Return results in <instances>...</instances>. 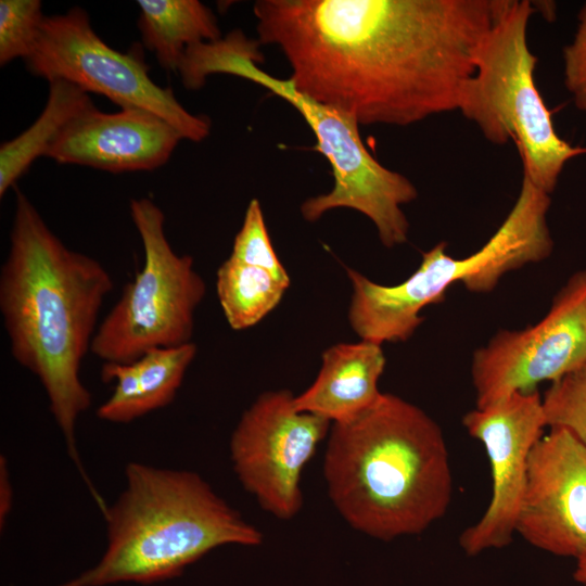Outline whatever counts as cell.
<instances>
[{
  "mask_svg": "<svg viewBox=\"0 0 586 586\" xmlns=\"http://www.w3.org/2000/svg\"><path fill=\"white\" fill-rule=\"evenodd\" d=\"M498 0H259V43L295 88L360 125L458 111Z\"/></svg>",
  "mask_w": 586,
  "mask_h": 586,
  "instance_id": "obj_1",
  "label": "cell"
},
{
  "mask_svg": "<svg viewBox=\"0 0 586 586\" xmlns=\"http://www.w3.org/2000/svg\"><path fill=\"white\" fill-rule=\"evenodd\" d=\"M113 290L93 257L68 249L20 190L0 271V311L15 361L40 381L67 451L88 486L76 424L91 404L80 379L99 313Z\"/></svg>",
  "mask_w": 586,
  "mask_h": 586,
  "instance_id": "obj_2",
  "label": "cell"
},
{
  "mask_svg": "<svg viewBox=\"0 0 586 586\" xmlns=\"http://www.w3.org/2000/svg\"><path fill=\"white\" fill-rule=\"evenodd\" d=\"M323 476L345 522L381 540L424 532L447 512L454 492L441 426L390 393L358 416L332 423Z\"/></svg>",
  "mask_w": 586,
  "mask_h": 586,
  "instance_id": "obj_3",
  "label": "cell"
},
{
  "mask_svg": "<svg viewBox=\"0 0 586 586\" xmlns=\"http://www.w3.org/2000/svg\"><path fill=\"white\" fill-rule=\"evenodd\" d=\"M102 513L107 544L101 560L59 586L160 582L217 547L263 540L257 527L189 470L130 462L125 488Z\"/></svg>",
  "mask_w": 586,
  "mask_h": 586,
  "instance_id": "obj_4",
  "label": "cell"
},
{
  "mask_svg": "<svg viewBox=\"0 0 586 586\" xmlns=\"http://www.w3.org/2000/svg\"><path fill=\"white\" fill-rule=\"evenodd\" d=\"M258 47V40L238 29L216 41L191 47L178 69L183 86L196 90L208 76L227 74L255 82L289 102L310 127L315 149L330 163L334 179L329 192L303 202L304 219L314 222L331 209L351 208L373 222L385 247L407 242L409 221L402 206L417 199L415 184L372 156L354 118L303 93L290 78L280 79L263 71Z\"/></svg>",
  "mask_w": 586,
  "mask_h": 586,
  "instance_id": "obj_5",
  "label": "cell"
},
{
  "mask_svg": "<svg viewBox=\"0 0 586 586\" xmlns=\"http://www.w3.org/2000/svg\"><path fill=\"white\" fill-rule=\"evenodd\" d=\"M535 5L528 0H498L494 22L475 59L458 111L496 145L512 140L523 176L551 194L566 163L586 153L555 129L534 79L538 58L527 42Z\"/></svg>",
  "mask_w": 586,
  "mask_h": 586,
  "instance_id": "obj_6",
  "label": "cell"
},
{
  "mask_svg": "<svg viewBox=\"0 0 586 586\" xmlns=\"http://www.w3.org/2000/svg\"><path fill=\"white\" fill-rule=\"evenodd\" d=\"M144 259L133 280L98 326L90 353L127 364L160 347L191 342L194 314L206 294L190 255L177 254L165 234V215L150 199L130 201Z\"/></svg>",
  "mask_w": 586,
  "mask_h": 586,
  "instance_id": "obj_7",
  "label": "cell"
},
{
  "mask_svg": "<svg viewBox=\"0 0 586 586\" xmlns=\"http://www.w3.org/2000/svg\"><path fill=\"white\" fill-rule=\"evenodd\" d=\"M550 194L523 176L510 212L473 254L455 258L440 242L422 253L419 267L405 281L381 285L377 306L383 318L402 330H416L423 322L421 310L444 301L447 290L462 283L473 293H488L504 275L547 258L553 247L547 215Z\"/></svg>",
  "mask_w": 586,
  "mask_h": 586,
  "instance_id": "obj_8",
  "label": "cell"
},
{
  "mask_svg": "<svg viewBox=\"0 0 586 586\" xmlns=\"http://www.w3.org/2000/svg\"><path fill=\"white\" fill-rule=\"evenodd\" d=\"M25 63L33 75L48 81L65 80L87 93L109 98L120 109L149 111L175 127L183 139L200 142L209 135L207 116L190 113L170 88L155 84L137 49L124 53L107 46L79 7L46 16Z\"/></svg>",
  "mask_w": 586,
  "mask_h": 586,
  "instance_id": "obj_9",
  "label": "cell"
},
{
  "mask_svg": "<svg viewBox=\"0 0 586 586\" xmlns=\"http://www.w3.org/2000/svg\"><path fill=\"white\" fill-rule=\"evenodd\" d=\"M289 390L260 394L242 413L229 442L233 471L268 513L293 519L303 507L302 473L332 423L298 411Z\"/></svg>",
  "mask_w": 586,
  "mask_h": 586,
  "instance_id": "obj_10",
  "label": "cell"
},
{
  "mask_svg": "<svg viewBox=\"0 0 586 586\" xmlns=\"http://www.w3.org/2000/svg\"><path fill=\"white\" fill-rule=\"evenodd\" d=\"M586 364V270L573 275L534 326L501 330L472 357L475 407L536 391Z\"/></svg>",
  "mask_w": 586,
  "mask_h": 586,
  "instance_id": "obj_11",
  "label": "cell"
},
{
  "mask_svg": "<svg viewBox=\"0 0 586 586\" xmlns=\"http://www.w3.org/2000/svg\"><path fill=\"white\" fill-rule=\"evenodd\" d=\"M468 434L482 443L488 457L492 495L483 515L460 534L467 556L508 546L515 534L533 446L546 425L537 391L515 392L462 417Z\"/></svg>",
  "mask_w": 586,
  "mask_h": 586,
  "instance_id": "obj_12",
  "label": "cell"
},
{
  "mask_svg": "<svg viewBox=\"0 0 586 586\" xmlns=\"http://www.w3.org/2000/svg\"><path fill=\"white\" fill-rule=\"evenodd\" d=\"M515 534L559 557L586 551V447L564 428H549L531 450Z\"/></svg>",
  "mask_w": 586,
  "mask_h": 586,
  "instance_id": "obj_13",
  "label": "cell"
},
{
  "mask_svg": "<svg viewBox=\"0 0 586 586\" xmlns=\"http://www.w3.org/2000/svg\"><path fill=\"white\" fill-rule=\"evenodd\" d=\"M181 140L175 127L149 111L103 113L94 106L65 127L46 156L115 174L153 170L169 160Z\"/></svg>",
  "mask_w": 586,
  "mask_h": 586,
  "instance_id": "obj_14",
  "label": "cell"
},
{
  "mask_svg": "<svg viewBox=\"0 0 586 586\" xmlns=\"http://www.w3.org/2000/svg\"><path fill=\"white\" fill-rule=\"evenodd\" d=\"M321 361L315 381L294 397L298 411L336 423L358 416L381 396L386 360L380 344L337 343L323 352Z\"/></svg>",
  "mask_w": 586,
  "mask_h": 586,
  "instance_id": "obj_15",
  "label": "cell"
},
{
  "mask_svg": "<svg viewBox=\"0 0 586 586\" xmlns=\"http://www.w3.org/2000/svg\"><path fill=\"white\" fill-rule=\"evenodd\" d=\"M196 353V345L190 342L153 348L127 364L103 362L101 379L115 382V386L97 409L98 418L111 423H130L168 406Z\"/></svg>",
  "mask_w": 586,
  "mask_h": 586,
  "instance_id": "obj_16",
  "label": "cell"
},
{
  "mask_svg": "<svg viewBox=\"0 0 586 586\" xmlns=\"http://www.w3.org/2000/svg\"><path fill=\"white\" fill-rule=\"evenodd\" d=\"M137 3L142 43L168 71H178L189 48L221 38L215 14L198 0H139Z\"/></svg>",
  "mask_w": 586,
  "mask_h": 586,
  "instance_id": "obj_17",
  "label": "cell"
},
{
  "mask_svg": "<svg viewBox=\"0 0 586 586\" xmlns=\"http://www.w3.org/2000/svg\"><path fill=\"white\" fill-rule=\"evenodd\" d=\"M94 106L89 93L79 87L61 79L49 81L47 103L38 118L14 139L1 144L0 196L15 186L39 156H46L69 123Z\"/></svg>",
  "mask_w": 586,
  "mask_h": 586,
  "instance_id": "obj_18",
  "label": "cell"
},
{
  "mask_svg": "<svg viewBox=\"0 0 586 586\" xmlns=\"http://www.w3.org/2000/svg\"><path fill=\"white\" fill-rule=\"evenodd\" d=\"M291 280L253 265L227 258L218 268L216 290L229 327L252 328L281 302Z\"/></svg>",
  "mask_w": 586,
  "mask_h": 586,
  "instance_id": "obj_19",
  "label": "cell"
},
{
  "mask_svg": "<svg viewBox=\"0 0 586 586\" xmlns=\"http://www.w3.org/2000/svg\"><path fill=\"white\" fill-rule=\"evenodd\" d=\"M542 400L546 425L566 429L586 447V364L551 382Z\"/></svg>",
  "mask_w": 586,
  "mask_h": 586,
  "instance_id": "obj_20",
  "label": "cell"
},
{
  "mask_svg": "<svg viewBox=\"0 0 586 586\" xmlns=\"http://www.w3.org/2000/svg\"><path fill=\"white\" fill-rule=\"evenodd\" d=\"M46 15L39 0L0 1V65L31 53Z\"/></svg>",
  "mask_w": 586,
  "mask_h": 586,
  "instance_id": "obj_21",
  "label": "cell"
},
{
  "mask_svg": "<svg viewBox=\"0 0 586 586\" xmlns=\"http://www.w3.org/2000/svg\"><path fill=\"white\" fill-rule=\"evenodd\" d=\"M229 258L265 268L279 278L290 280L286 269L271 244L263 209L257 199H252L246 207Z\"/></svg>",
  "mask_w": 586,
  "mask_h": 586,
  "instance_id": "obj_22",
  "label": "cell"
},
{
  "mask_svg": "<svg viewBox=\"0 0 586 586\" xmlns=\"http://www.w3.org/2000/svg\"><path fill=\"white\" fill-rule=\"evenodd\" d=\"M564 86L586 115V2L577 14L573 39L562 50Z\"/></svg>",
  "mask_w": 586,
  "mask_h": 586,
  "instance_id": "obj_23",
  "label": "cell"
},
{
  "mask_svg": "<svg viewBox=\"0 0 586 586\" xmlns=\"http://www.w3.org/2000/svg\"><path fill=\"white\" fill-rule=\"evenodd\" d=\"M13 502V488L10 482V475L8 471V464L5 458L1 457L0 460V523L3 527V523L7 521L9 513L12 509Z\"/></svg>",
  "mask_w": 586,
  "mask_h": 586,
  "instance_id": "obj_24",
  "label": "cell"
},
{
  "mask_svg": "<svg viewBox=\"0 0 586 586\" xmlns=\"http://www.w3.org/2000/svg\"><path fill=\"white\" fill-rule=\"evenodd\" d=\"M575 560L576 565L573 577L578 584L586 586V551H584Z\"/></svg>",
  "mask_w": 586,
  "mask_h": 586,
  "instance_id": "obj_25",
  "label": "cell"
}]
</instances>
